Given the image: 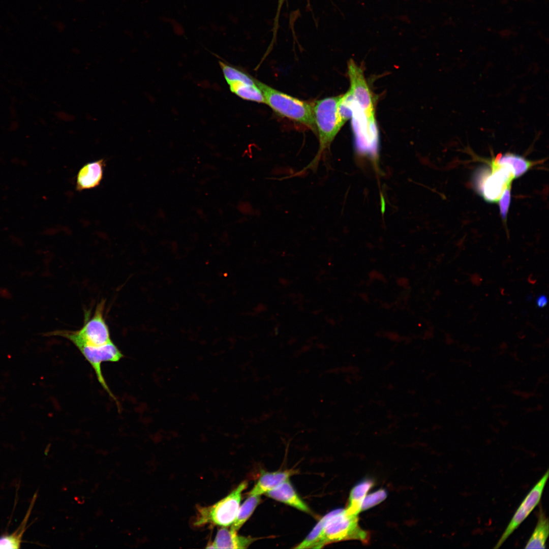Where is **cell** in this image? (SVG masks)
<instances>
[{
  "label": "cell",
  "instance_id": "obj_4",
  "mask_svg": "<svg viewBox=\"0 0 549 549\" xmlns=\"http://www.w3.org/2000/svg\"><path fill=\"white\" fill-rule=\"evenodd\" d=\"M248 482H241L229 495L215 504L198 508L194 525L201 527L207 524L227 527L234 522L239 508L242 492Z\"/></svg>",
  "mask_w": 549,
  "mask_h": 549
},
{
  "label": "cell",
  "instance_id": "obj_24",
  "mask_svg": "<svg viewBox=\"0 0 549 549\" xmlns=\"http://www.w3.org/2000/svg\"><path fill=\"white\" fill-rule=\"evenodd\" d=\"M536 302L538 307L540 308H543L547 303V298L544 295H540L537 298Z\"/></svg>",
  "mask_w": 549,
  "mask_h": 549
},
{
  "label": "cell",
  "instance_id": "obj_1",
  "mask_svg": "<svg viewBox=\"0 0 549 549\" xmlns=\"http://www.w3.org/2000/svg\"><path fill=\"white\" fill-rule=\"evenodd\" d=\"M105 300H101L96 306L93 314L85 312L83 326L77 330H56L43 334L45 336H59L67 339L75 346L86 344L102 346L112 341L104 317Z\"/></svg>",
  "mask_w": 549,
  "mask_h": 549
},
{
  "label": "cell",
  "instance_id": "obj_20",
  "mask_svg": "<svg viewBox=\"0 0 549 549\" xmlns=\"http://www.w3.org/2000/svg\"><path fill=\"white\" fill-rule=\"evenodd\" d=\"M219 63L227 83L240 82L251 85H256L255 79L241 70L225 62L220 60Z\"/></svg>",
  "mask_w": 549,
  "mask_h": 549
},
{
  "label": "cell",
  "instance_id": "obj_5",
  "mask_svg": "<svg viewBox=\"0 0 549 549\" xmlns=\"http://www.w3.org/2000/svg\"><path fill=\"white\" fill-rule=\"evenodd\" d=\"M491 169L483 168L475 173L474 186L478 193L489 203L498 201L504 190L514 178L511 167L507 164L489 162Z\"/></svg>",
  "mask_w": 549,
  "mask_h": 549
},
{
  "label": "cell",
  "instance_id": "obj_19",
  "mask_svg": "<svg viewBox=\"0 0 549 549\" xmlns=\"http://www.w3.org/2000/svg\"><path fill=\"white\" fill-rule=\"evenodd\" d=\"M260 501V496L249 495V497L239 507L236 517L231 528L237 531L249 518Z\"/></svg>",
  "mask_w": 549,
  "mask_h": 549
},
{
  "label": "cell",
  "instance_id": "obj_18",
  "mask_svg": "<svg viewBox=\"0 0 549 549\" xmlns=\"http://www.w3.org/2000/svg\"><path fill=\"white\" fill-rule=\"evenodd\" d=\"M228 84L231 92L240 98L266 104L262 93L257 85H251L240 82H233Z\"/></svg>",
  "mask_w": 549,
  "mask_h": 549
},
{
  "label": "cell",
  "instance_id": "obj_6",
  "mask_svg": "<svg viewBox=\"0 0 549 549\" xmlns=\"http://www.w3.org/2000/svg\"><path fill=\"white\" fill-rule=\"evenodd\" d=\"M341 97V95L318 100L313 107L320 144L318 157L330 146L344 125L338 112V104Z\"/></svg>",
  "mask_w": 549,
  "mask_h": 549
},
{
  "label": "cell",
  "instance_id": "obj_12",
  "mask_svg": "<svg viewBox=\"0 0 549 549\" xmlns=\"http://www.w3.org/2000/svg\"><path fill=\"white\" fill-rule=\"evenodd\" d=\"M296 473L293 470L275 472L263 471L253 488L248 495L261 496L274 489Z\"/></svg>",
  "mask_w": 549,
  "mask_h": 549
},
{
  "label": "cell",
  "instance_id": "obj_2",
  "mask_svg": "<svg viewBox=\"0 0 549 549\" xmlns=\"http://www.w3.org/2000/svg\"><path fill=\"white\" fill-rule=\"evenodd\" d=\"M358 516H349L345 509L334 510L325 515V521L316 548L332 542L358 540L367 543L370 533L359 526Z\"/></svg>",
  "mask_w": 549,
  "mask_h": 549
},
{
  "label": "cell",
  "instance_id": "obj_21",
  "mask_svg": "<svg viewBox=\"0 0 549 549\" xmlns=\"http://www.w3.org/2000/svg\"><path fill=\"white\" fill-rule=\"evenodd\" d=\"M386 497V492L383 489H380L365 496L361 505V510L368 509L378 504L385 499Z\"/></svg>",
  "mask_w": 549,
  "mask_h": 549
},
{
  "label": "cell",
  "instance_id": "obj_7",
  "mask_svg": "<svg viewBox=\"0 0 549 549\" xmlns=\"http://www.w3.org/2000/svg\"><path fill=\"white\" fill-rule=\"evenodd\" d=\"M351 93L354 106L365 116L369 125L375 124L374 100L370 88L364 78L362 70L350 59L348 64Z\"/></svg>",
  "mask_w": 549,
  "mask_h": 549
},
{
  "label": "cell",
  "instance_id": "obj_14",
  "mask_svg": "<svg viewBox=\"0 0 549 549\" xmlns=\"http://www.w3.org/2000/svg\"><path fill=\"white\" fill-rule=\"evenodd\" d=\"M491 161L497 164L509 165L512 169L514 178L524 175L533 165V162L522 156L511 152L499 154Z\"/></svg>",
  "mask_w": 549,
  "mask_h": 549
},
{
  "label": "cell",
  "instance_id": "obj_23",
  "mask_svg": "<svg viewBox=\"0 0 549 549\" xmlns=\"http://www.w3.org/2000/svg\"><path fill=\"white\" fill-rule=\"evenodd\" d=\"M284 1L285 0H278L277 11V14H276L275 19H274V27H273V33H276L277 31L278 25V21H279V16H280V11H281L282 7V6L283 5V3L284 2Z\"/></svg>",
  "mask_w": 549,
  "mask_h": 549
},
{
  "label": "cell",
  "instance_id": "obj_3",
  "mask_svg": "<svg viewBox=\"0 0 549 549\" xmlns=\"http://www.w3.org/2000/svg\"><path fill=\"white\" fill-rule=\"evenodd\" d=\"M268 104L278 113L315 129L313 107L255 80Z\"/></svg>",
  "mask_w": 549,
  "mask_h": 549
},
{
  "label": "cell",
  "instance_id": "obj_11",
  "mask_svg": "<svg viewBox=\"0 0 549 549\" xmlns=\"http://www.w3.org/2000/svg\"><path fill=\"white\" fill-rule=\"evenodd\" d=\"M256 538L240 536L232 528L226 527L219 529L214 541L208 544L207 548H246Z\"/></svg>",
  "mask_w": 549,
  "mask_h": 549
},
{
  "label": "cell",
  "instance_id": "obj_13",
  "mask_svg": "<svg viewBox=\"0 0 549 549\" xmlns=\"http://www.w3.org/2000/svg\"><path fill=\"white\" fill-rule=\"evenodd\" d=\"M266 495L303 512L312 513L308 506L300 498L289 480L274 489L266 493Z\"/></svg>",
  "mask_w": 549,
  "mask_h": 549
},
{
  "label": "cell",
  "instance_id": "obj_15",
  "mask_svg": "<svg viewBox=\"0 0 549 549\" xmlns=\"http://www.w3.org/2000/svg\"><path fill=\"white\" fill-rule=\"evenodd\" d=\"M36 497L37 494H35L27 511L19 527L11 534L5 533L0 535V548H20L21 547L23 535L27 528L26 525Z\"/></svg>",
  "mask_w": 549,
  "mask_h": 549
},
{
  "label": "cell",
  "instance_id": "obj_22",
  "mask_svg": "<svg viewBox=\"0 0 549 549\" xmlns=\"http://www.w3.org/2000/svg\"><path fill=\"white\" fill-rule=\"evenodd\" d=\"M511 185L508 186L503 192L499 201L500 216L502 219L505 221L511 201Z\"/></svg>",
  "mask_w": 549,
  "mask_h": 549
},
{
  "label": "cell",
  "instance_id": "obj_25",
  "mask_svg": "<svg viewBox=\"0 0 549 549\" xmlns=\"http://www.w3.org/2000/svg\"><path fill=\"white\" fill-rule=\"evenodd\" d=\"M177 24H177V25L174 24V31L175 32V33H181L182 32V29L181 27L179 28V25H177Z\"/></svg>",
  "mask_w": 549,
  "mask_h": 549
},
{
  "label": "cell",
  "instance_id": "obj_8",
  "mask_svg": "<svg viewBox=\"0 0 549 549\" xmlns=\"http://www.w3.org/2000/svg\"><path fill=\"white\" fill-rule=\"evenodd\" d=\"M75 346L93 368L101 385L118 406L116 398L109 389L102 374L101 364L103 362L119 361L124 356L120 350L112 341L99 346L86 344H79Z\"/></svg>",
  "mask_w": 549,
  "mask_h": 549
},
{
  "label": "cell",
  "instance_id": "obj_9",
  "mask_svg": "<svg viewBox=\"0 0 549 549\" xmlns=\"http://www.w3.org/2000/svg\"><path fill=\"white\" fill-rule=\"evenodd\" d=\"M548 477L547 469L519 506L494 548L500 547L538 504Z\"/></svg>",
  "mask_w": 549,
  "mask_h": 549
},
{
  "label": "cell",
  "instance_id": "obj_17",
  "mask_svg": "<svg viewBox=\"0 0 549 549\" xmlns=\"http://www.w3.org/2000/svg\"><path fill=\"white\" fill-rule=\"evenodd\" d=\"M548 534V520L540 508L536 526L525 548H545Z\"/></svg>",
  "mask_w": 549,
  "mask_h": 549
},
{
  "label": "cell",
  "instance_id": "obj_16",
  "mask_svg": "<svg viewBox=\"0 0 549 549\" xmlns=\"http://www.w3.org/2000/svg\"><path fill=\"white\" fill-rule=\"evenodd\" d=\"M374 482L366 479L356 484L351 491L349 501L345 509L347 515L357 516L361 511V505L367 493L373 486Z\"/></svg>",
  "mask_w": 549,
  "mask_h": 549
},
{
  "label": "cell",
  "instance_id": "obj_10",
  "mask_svg": "<svg viewBox=\"0 0 549 549\" xmlns=\"http://www.w3.org/2000/svg\"><path fill=\"white\" fill-rule=\"evenodd\" d=\"M105 163L101 159L83 165L77 175L76 190L81 191L98 187L103 178Z\"/></svg>",
  "mask_w": 549,
  "mask_h": 549
}]
</instances>
